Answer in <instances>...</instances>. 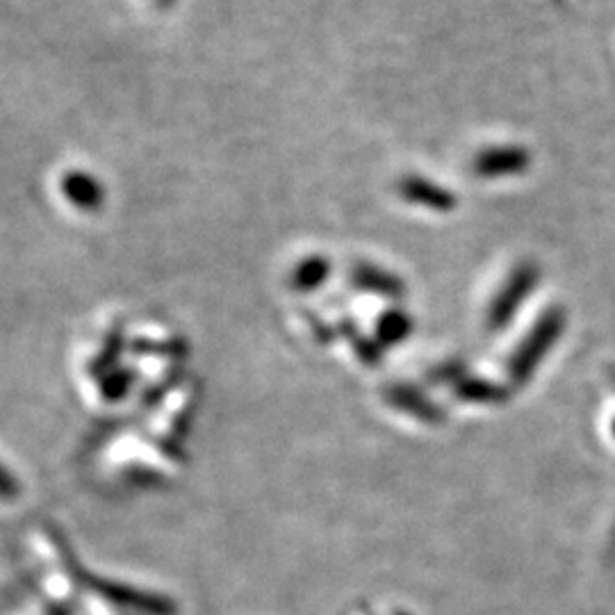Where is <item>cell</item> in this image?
Instances as JSON below:
<instances>
[{
  "label": "cell",
  "instance_id": "6da1fadb",
  "mask_svg": "<svg viewBox=\"0 0 615 615\" xmlns=\"http://www.w3.org/2000/svg\"><path fill=\"white\" fill-rule=\"evenodd\" d=\"M531 155L522 146H492L483 149L472 162V171L481 178H506L527 171Z\"/></svg>",
  "mask_w": 615,
  "mask_h": 615
},
{
  "label": "cell",
  "instance_id": "7a4b0ae2",
  "mask_svg": "<svg viewBox=\"0 0 615 615\" xmlns=\"http://www.w3.org/2000/svg\"><path fill=\"white\" fill-rule=\"evenodd\" d=\"M538 283V269L533 265H522L513 272L511 281L506 283V287L499 294V299L495 303V308H492V319H495V324L506 322L508 317L513 315V310L520 306L522 299L527 297V294L533 290V285Z\"/></svg>",
  "mask_w": 615,
  "mask_h": 615
},
{
  "label": "cell",
  "instance_id": "3957f363",
  "mask_svg": "<svg viewBox=\"0 0 615 615\" xmlns=\"http://www.w3.org/2000/svg\"><path fill=\"white\" fill-rule=\"evenodd\" d=\"M399 192L408 203L422 205V208H429L436 212H449L456 203L454 194L447 192L442 185L433 183V180L422 178V176L406 178L404 183L399 185Z\"/></svg>",
  "mask_w": 615,
  "mask_h": 615
},
{
  "label": "cell",
  "instance_id": "277c9868",
  "mask_svg": "<svg viewBox=\"0 0 615 615\" xmlns=\"http://www.w3.org/2000/svg\"><path fill=\"white\" fill-rule=\"evenodd\" d=\"M62 192L67 196L71 205L78 210L96 212L105 201V192L101 183L94 176L85 174V171H71L62 178Z\"/></svg>",
  "mask_w": 615,
  "mask_h": 615
},
{
  "label": "cell",
  "instance_id": "5b68a950",
  "mask_svg": "<svg viewBox=\"0 0 615 615\" xmlns=\"http://www.w3.org/2000/svg\"><path fill=\"white\" fill-rule=\"evenodd\" d=\"M354 283L358 287H363V290H369V292H399L397 278H392L385 272H381V269L369 267V265L356 267Z\"/></svg>",
  "mask_w": 615,
  "mask_h": 615
},
{
  "label": "cell",
  "instance_id": "8992f818",
  "mask_svg": "<svg viewBox=\"0 0 615 615\" xmlns=\"http://www.w3.org/2000/svg\"><path fill=\"white\" fill-rule=\"evenodd\" d=\"M328 262L319 256L306 258L294 272V285L301 287V290H315L317 285H322V281L328 274Z\"/></svg>",
  "mask_w": 615,
  "mask_h": 615
}]
</instances>
